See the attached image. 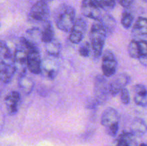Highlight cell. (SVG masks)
<instances>
[{"label": "cell", "mask_w": 147, "mask_h": 146, "mask_svg": "<svg viewBox=\"0 0 147 146\" xmlns=\"http://www.w3.org/2000/svg\"><path fill=\"white\" fill-rule=\"evenodd\" d=\"M56 27L65 32H70L76 21V9L72 6L63 4L55 11Z\"/></svg>", "instance_id": "obj_2"}, {"label": "cell", "mask_w": 147, "mask_h": 146, "mask_svg": "<svg viewBox=\"0 0 147 146\" xmlns=\"http://www.w3.org/2000/svg\"><path fill=\"white\" fill-rule=\"evenodd\" d=\"M17 73L14 63V53L8 47L7 43L1 40L0 44V78L4 84L11 81Z\"/></svg>", "instance_id": "obj_1"}, {"label": "cell", "mask_w": 147, "mask_h": 146, "mask_svg": "<svg viewBox=\"0 0 147 146\" xmlns=\"http://www.w3.org/2000/svg\"><path fill=\"white\" fill-rule=\"evenodd\" d=\"M119 4L124 8H129L133 4L134 0H118Z\"/></svg>", "instance_id": "obj_30"}, {"label": "cell", "mask_w": 147, "mask_h": 146, "mask_svg": "<svg viewBox=\"0 0 147 146\" xmlns=\"http://www.w3.org/2000/svg\"><path fill=\"white\" fill-rule=\"evenodd\" d=\"M45 50L49 56L57 57L60 55V52H61V43L57 39L54 38L50 42L47 43H45Z\"/></svg>", "instance_id": "obj_19"}, {"label": "cell", "mask_w": 147, "mask_h": 146, "mask_svg": "<svg viewBox=\"0 0 147 146\" xmlns=\"http://www.w3.org/2000/svg\"><path fill=\"white\" fill-rule=\"evenodd\" d=\"M81 12L84 17L99 21L101 18V9L93 0H83L81 3Z\"/></svg>", "instance_id": "obj_10"}, {"label": "cell", "mask_w": 147, "mask_h": 146, "mask_svg": "<svg viewBox=\"0 0 147 146\" xmlns=\"http://www.w3.org/2000/svg\"><path fill=\"white\" fill-rule=\"evenodd\" d=\"M107 32L100 21H96L92 25L90 31V44L93 57L98 59L103 54Z\"/></svg>", "instance_id": "obj_3"}, {"label": "cell", "mask_w": 147, "mask_h": 146, "mask_svg": "<svg viewBox=\"0 0 147 146\" xmlns=\"http://www.w3.org/2000/svg\"><path fill=\"white\" fill-rule=\"evenodd\" d=\"M100 9L105 11L112 10L116 6V0H93Z\"/></svg>", "instance_id": "obj_25"}, {"label": "cell", "mask_w": 147, "mask_h": 146, "mask_svg": "<svg viewBox=\"0 0 147 146\" xmlns=\"http://www.w3.org/2000/svg\"><path fill=\"white\" fill-rule=\"evenodd\" d=\"M42 42L47 43L55 38V29L53 24L50 21L43 23L42 28Z\"/></svg>", "instance_id": "obj_21"}, {"label": "cell", "mask_w": 147, "mask_h": 146, "mask_svg": "<svg viewBox=\"0 0 147 146\" xmlns=\"http://www.w3.org/2000/svg\"><path fill=\"white\" fill-rule=\"evenodd\" d=\"M144 1H145V2H147V0H143Z\"/></svg>", "instance_id": "obj_34"}, {"label": "cell", "mask_w": 147, "mask_h": 146, "mask_svg": "<svg viewBox=\"0 0 147 146\" xmlns=\"http://www.w3.org/2000/svg\"><path fill=\"white\" fill-rule=\"evenodd\" d=\"M114 146H137L136 137L131 132H123L118 137Z\"/></svg>", "instance_id": "obj_17"}, {"label": "cell", "mask_w": 147, "mask_h": 146, "mask_svg": "<svg viewBox=\"0 0 147 146\" xmlns=\"http://www.w3.org/2000/svg\"><path fill=\"white\" fill-rule=\"evenodd\" d=\"M104 75L96 76L94 80V95L97 104L102 105L107 101L111 95L109 82Z\"/></svg>", "instance_id": "obj_4"}, {"label": "cell", "mask_w": 147, "mask_h": 146, "mask_svg": "<svg viewBox=\"0 0 147 146\" xmlns=\"http://www.w3.org/2000/svg\"><path fill=\"white\" fill-rule=\"evenodd\" d=\"M131 80L130 76L126 73H121L115 76L109 82L111 95L115 96L120 93Z\"/></svg>", "instance_id": "obj_11"}, {"label": "cell", "mask_w": 147, "mask_h": 146, "mask_svg": "<svg viewBox=\"0 0 147 146\" xmlns=\"http://www.w3.org/2000/svg\"><path fill=\"white\" fill-rule=\"evenodd\" d=\"M27 57L28 49L24 44L20 42V44L16 47L14 52V63L18 77L25 74L26 70L27 68Z\"/></svg>", "instance_id": "obj_6"}, {"label": "cell", "mask_w": 147, "mask_h": 146, "mask_svg": "<svg viewBox=\"0 0 147 146\" xmlns=\"http://www.w3.org/2000/svg\"><path fill=\"white\" fill-rule=\"evenodd\" d=\"M134 21V16L128 10L123 11L121 17V24L125 29H129Z\"/></svg>", "instance_id": "obj_26"}, {"label": "cell", "mask_w": 147, "mask_h": 146, "mask_svg": "<svg viewBox=\"0 0 147 146\" xmlns=\"http://www.w3.org/2000/svg\"><path fill=\"white\" fill-rule=\"evenodd\" d=\"M139 146H147V144L146 143H141Z\"/></svg>", "instance_id": "obj_33"}, {"label": "cell", "mask_w": 147, "mask_h": 146, "mask_svg": "<svg viewBox=\"0 0 147 146\" xmlns=\"http://www.w3.org/2000/svg\"><path fill=\"white\" fill-rule=\"evenodd\" d=\"M134 35L142 36L147 34V18L140 17L137 19L132 29Z\"/></svg>", "instance_id": "obj_20"}, {"label": "cell", "mask_w": 147, "mask_h": 146, "mask_svg": "<svg viewBox=\"0 0 147 146\" xmlns=\"http://www.w3.org/2000/svg\"><path fill=\"white\" fill-rule=\"evenodd\" d=\"M139 60L142 65L145 66V67H147V55L141 56V57L139 58Z\"/></svg>", "instance_id": "obj_31"}, {"label": "cell", "mask_w": 147, "mask_h": 146, "mask_svg": "<svg viewBox=\"0 0 147 146\" xmlns=\"http://www.w3.org/2000/svg\"><path fill=\"white\" fill-rule=\"evenodd\" d=\"M120 116L116 109L109 107L103 112L100 117V123L106 128L116 124H119Z\"/></svg>", "instance_id": "obj_13"}, {"label": "cell", "mask_w": 147, "mask_h": 146, "mask_svg": "<svg viewBox=\"0 0 147 146\" xmlns=\"http://www.w3.org/2000/svg\"><path fill=\"white\" fill-rule=\"evenodd\" d=\"M87 21L82 17L76 19L71 31H70L69 39L73 44H79L82 42L87 31Z\"/></svg>", "instance_id": "obj_9"}, {"label": "cell", "mask_w": 147, "mask_h": 146, "mask_svg": "<svg viewBox=\"0 0 147 146\" xmlns=\"http://www.w3.org/2000/svg\"><path fill=\"white\" fill-rule=\"evenodd\" d=\"M39 1H45V2L47 3V4H49V3H50L51 1H53V0H39Z\"/></svg>", "instance_id": "obj_32"}, {"label": "cell", "mask_w": 147, "mask_h": 146, "mask_svg": "<svg viewBox=\"0 0 147 146\" xmlns=\"http://www.w3.org/2000/svg\"><path fill=\"white\" fill-rule=\"evenodd\" d=\"M42 73L49 80H55L58 74V64L57 62L52 58H45L42 64Z\"/></svg>", "instance_id": "obj_14"}, {"label": "cell", "mask_w": 147, "mask_h": 146, "mask_svg": "<svg viewBox=\"0 0 147 146\" xmlns=\"http://www.w3.org/2000/svg\"><path fill=\"white\" fill-rule=\"evenodd\" d=\"M134 100L135 103L140 107H147V88L145 85L137 84L134 86Z\"/></svg>", "instance_id": "obj_15"}, {"label": "cell", "mask_w": 147, "mask_h": 146, "mask_svg": "<svg viewBox=\"0 0 147 146\" xmlns=\"http://www.w3.org/2000/svg\"><path fill=\"white\" fill-rule=\"evenodd\" d=\"M6 108L9 115H14L19 110L21 103V94L17 90L11 91L4 99Z\"/></svg>", "instance_id": "obj_12"}, {"label": "cell", "mask_w": 147, "mask_h": 146, "mask_svg": "<svg viewBox=\"0 0 147 146\" xmlns=\"http://www.w3.org/2000/svg\"><path fill=\"white\" fill-rule=\"evenodd\" d=\"M24 37L30 43L37 46V44L42 41V30L37 27L29 29L26 31V36Z\"/></svg>", "instance_id": "obj_22"}, {"label": "cell", "mask_w": 147, "mask_h": 146, "mask_svg": "<svg viewBox=\"0 0 147 146\" xmlns=\"http://www.w3.org/2000/svg\"><path fill=\"white\" fill-rule=\"evenodd\" d=\"M92 47L91 44L88 42H84L81 43L79 46L78 52L81 57H88L91 54Z\"/></svg>", "instance_id": "obj_27"}, {"label": "cell", "mask_w": 147, "mask_h": 146, "mask_svg": "<svg viewBox=\"0 0 147 146\" xmlns=\"http://www.w3.org/2000/svg\"><path fill=\"white\" fill-rule=\"evenodd\" d=\"M102 72L105 77H112L116 72L118 62L114 53L111 50H105L102 54Z\"/></svg>", "instance_id": "obj_7"}, {"label": "cell", "mask_w": 147, "mask_h": 146, "mask_svg": "<svg viewBox=\"0 0 147 146\" xmlns=\"http://www.w3.org/2000/svg\"><path fill=\"white\" fill-rule=\"evenodd\" d=\"M50 11L49 4L42 1H37L30 9L28 14L30 21L36 23H45L49 21Z\"/></svg>", "instance_id": "obj_5"}, {"label": "cell", "mask_w": 147, "mask_h": 146, "mask_svg": "<svg viewBox=\"0 0 147 146\" xmlns=\"http://www.w3.org/2000/svg\"><path fill=\"white\" fill-rule=\"evenodd\" d=\"M130 132L135 137H142L147 132V125L146 122L142 118L136 117L132 121L130 127Z\"/></svg>", "instance_id": "obj_16"}, {"label": "cell", "mask_w": 147, "mask_h": 146, "mask_svg": "<svg viewBox=\"0 0 147 146\" xmlns=\"http://www.w3.org/2000/svg\"><path fill=\"white\" fill-rule=\"evenodd\" d=\"M99 21L106 29L107 34H111L114 31L116 27V21L111 14H106L102 16Z\"/></svg>", "instance_id": "obj_23"}, {"label": "cell", "mask_w": 147, "mask_h": 146, "mask_svg": "<svg viewBox=\"0 0 147 146\" xmlns=\"http://www.w3.org/2000/svg\"><path fill=\"white\" fill-rule=\"evenodd\" d=\"M128 52L129 56L134 59H139L141 57L138 40H133L130 42L128 46Z\"/></svg>", "instance_id": "obj_24"}, {"label": "cell", "mask_w": 147, "mask_h": 146, "mask_svg": "<svg viewBox=\"0 0 147 146\" xmlns=\"http://www.w3.org/2000/svg\"><path fill=\"white\" fill-rule=\"evenodd\" d=\"M121 100L124 104H128L130 103V93L126 88H124L121 92Z\"/></svg>", "instance_id": "obj_28"}, {"label": "cell", "mask_w": 147, "mask_h": 146, "mask_svg": "<svg viewBox=\"0 0 147 146\" xmlns=\"http://www.w3.org/2000/svg\"><path fill=\"white\" fill-rule=\"evenodd\" d=\"M42 60L41 54L37 46H33L28 50L27 57V69L30 72L34 74L42 73Z\"/></svg>", "instance_id": "obj_8"}, {"label": "cell", "mask_w": 147, "mask_h": 146, "mask_svg": "<svg viewBox=\"0 0 147 146\" xmlns=\"http://www.w3.org/2000/svg\"><path fill=\"white\" fill-rule=\"evenodd\" d=\"M139 51L141 56L147 55V41L146 40H138Z\"/></svg>", "instance_id": "obj_29"}, {"label": "cell", "mask_w": 147, "mask_h": 146, "mask_svg": "<svg viewBox=\"0 0 147 146\" xmlns=\"http://www.w3.org/2000/svg\"><path fill=\"white\" fill-rule=\"evenodd\" d=\"M19 87L24 94H30L32 92L34 87V82L31 78L26 76V74L19 77Z\"/></svg>", "instance_id": "obj_18"}]
</instances>
